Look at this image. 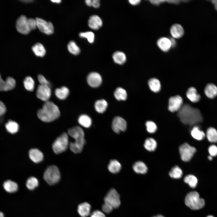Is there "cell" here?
<instances>
[{
  "mask_svg": "<svg viewBox=\"0 0 217 217\" xmlns=\"http://www.w3.org/2000/svg\"><path fill=\"white\" fill-rule=\"evenodd\" d=\"M183 102L182 98L179 95L171 97L169 100V110L172 112L178 111L182 106Z\"/></svg>",
  "mask_w": 217,
  "mask_h": 217,
  "instance_id": "obj_13",
  "label": "cell"
},
{
  "mask_svg": "<svg viewBox=\"0 0 217 217\" xmlns=\"http://www.w3.org/2000/svg\"><path fill=\"white\" fill-rule=\"evenodd\" d=\"M146 130L148 132L151 133L155 132L157 129L156 124L152 121H147L146 123Z\"/></svg>",
  "mask_w": 217,
  "mask_h": 217,
  "instance_id": "obj_43",
  "label": "cell"
},
{
  "mask_svg": "<svg viewBox=\"0 0 217 217\" xmlns=\"http://www.w3.org/2000/svg\"><path fill=\"white\" fill-rule=\"evenodd\" d=\"M0 217H5L4 214L2 212L0 211Z\"/></svg>",
  "mask_w": 217,
  "mask_h": 217,
  "instance_id": "obj_59",
  "label": "cell"
},
{
  "mask_svg": "<svg viewBox=\"0 0 217 217\" xmlns=\"http://www.w3.org/2000/svg\"><path fill=\"white\" fill-rule=\"evenodd\" d=\"M39 185L37 179L33 177L29 178L26 181V185L27 188L30 190H33L37 187Z\"/></svg>",
  "mask_w": 217,
  "mask_h": 217,
  "instance_id": "obj_39",
  "label": "cell"
},
{
  "mask_svg": "<svg viewBox=\"0 0 217 217\" xmlns=\"http://www.w3.org/2000/svg\"><path fill=\"white\" fill-rule=\"evenodd\" d=\"M60 177V173L58 168L54 165L49 166L44 172L43 175L45 181L51 185L57 183L59 181Z\"/></svg>",
  "mask_w": 217,
  "mask_h": 217,
  "instance_id": "obj_6",
  "label": "cell"
},
{
  "mask_svg": "<svg viewBox=\"0 0 217 217\" xmlns=\"http://www.w3.org/2000/svg\"><path fill=\"white\" fill-rule=\"evenodd\" d=\"M184 181L192 188L196 187L198 183L197 178L192 175H189L186 176L184 178Z\"/></svg>",
  "mask_w": 217,
  "mask_h": 217,
  "instance_id": "obj_36",
  "label": "cell"
},
{
  "mask_svg": "<svg viewBox=\"0 0 217 217\" xmlns=\"http://www.w3.org/2000/svg\"><path fill=\"white\" fill-rule=\"evenodd\" d=\"M186 96L187 98L192 102H196L200 99V96L197 93L196 89L194 87H191L188 89Z\"/></svg>",
  "mask_w": 217,
  "mask_h": 217,
  "instance_id": "obj_22",
  "label": "cell"
},
{
  "mask_svg": "<svg viewBox=\"0 0 217 217\" xmlns=\"http://www.w3.org/2000/svg\"><path fill=\"white\" fill-rule=\"evenodd\" d=\"M5 86L6 81L2 79L0 74V91H5Z\"/></svg>",
  "mask_w": 217,
  "mask_h": 217,
  "instance_id": "obj_49",
  "label": "cell"
},
{
  "mask_svg": "<svg viewBox=\"0 0 217 217\" xmlns=\"http://www.w3.org/2000/svg\"><path fill=\"white\" fill-rule=\"evenodd\" d=\"M208 159L209 160H211L212 159V157L209 155L208 156Z\"/></svg>",
  "mask_w": 217,
  "mask_h": 217,
  "instance_id": "obj_60",
  "label": "cell"
},
{
  "mask_svg": "<svg viewBox=\"0 0 217 217\" xmlns=\"http://www.w3.org/2000/svg\"><path fill=\"white\" fill-rule=\"evenodd\" d=\"M29 156L31 160L36 163L41 162L43 158L42 153L38 149L35 148L32 149L30 150Z\"/></svg>",
  "mask_w": 217,
  "mask_h": 217,
  "instance_id": "obj_18",
  "label": "cell"
},
{
  "mask_svg": "<svg viewBox=\"0 0 217 217\" xmlns=\"http://www.w3.org/2000/svg\"><path fill=\"white\" fill-rule=\"evenodd\" d=\"M32 51L38 57H43L46 53V50L44 46L41 43H37L32 48Z\"/></svg>",
  "mask_w": 217,
  "mask_h": 217,
  "instance_id": "obj_23",
  "label": "cell"
},
{
  "mask_svg": "<svg viewBox=\"0 0 217 217\" xmlns=\"http://www.w3.org/2000/svg\"><path fill=\"white\" fill-rule=\"evenodd\" d=\"M211 1L215 9L217 11V0H212Z\"/></svg>",
  "mask_w": 217,
  "mask_h": 217,
  "instance_id": "obj_55",
  "label": "cell"
},
{
  "mask_svg": "<svg viewBox=\"0 0 217 217\" xmlns=\"http://www.w3.org/2000/svg\"><path fill=\"white\" fill-rule=\"evenodd\" d=\"M178 116L182 123L190 126L202 122L203 119L200 110L188 104L182 105L178 111Z\"/></svg>",
  "mask_w": 217,
  "mask_h": 217,
  "instance_id": "obj_1",
  "label": "cell"
},
{
  "mask_svg": "<svg viewBox=\"0 0 217 217\" xmlns=\"http://www.w3.org/2000/svg\"><path fill=\"white\" fill-rule=\"evenodd\" d=\"M25 88L29 91H32L34 88L35 83L33 79L30 76L26 77L24 81Z\"/></svg>",
  "mask_w": 217,
  "mask_h": 217,
  "instance_id": "obj_40",
  "label": "cell"
},
{
  "mask_svg": "<svg viewBox=\"0 0 217 217\" xmlns=\"http://www.w3.org/2000/svg\"><path fill=\"white\" fill-rule=\"evenodd\" d=\"M55 94L56 97L61 100L67 98L69 93L68 88L66 86H62L58 88L55 90Z\"/></svg>",
  "mask_w": 217,
  "mask_h": 217,
  "instance_id": "obj_26",
  "label": "cell"
},
{
  "mask_svg": "<svg viewBox=\"0 0 217 217\" xmlns=\"http://www.w3.org/2000/svg\"><path fill=\"white\" fill-rule=\"evenodd\" d=\"M79 36L81 38H86L90 43H93L94 41V34L91 31L80 33Z\"/></svg>",
  "mask_w": 217,
  "mask_h": 217,
  "instance_id": "obj_42",
  "label": "cell"
},
{
  "mask_svg": "<svg viewBox=\"0 0 217 217\" xmlns=\"http://www.w3.org/2000/svg\"><path fill=\"white\" fill-rule=\"evenodd\" d=\"M51 1L53 3L56 4H59L61 2V1L60 0H51Z\"/></svg>",
  "mask_w": 217,
  "mask_h": 217,
  "instance_id": "obj_57",
  "label": "cell"
},
{
  "mask_svg": "<svg viewBox=\"0 0 217 217\" xmlns=\"http://www.w3.org/2000/svg\"><path fill=\"white\" fill-rule=\"evenodd\" d=\"M190 133L192 136L197 140H203L205 136L204 133L197 126H194L191 130Z\"/></svg>",
  "mask_w": 217,
  "mask_h": 217,
  "instance_id": "obj_29",
  "label": "cell"
},
{
  "mask_svg": "<svg viewBox=\"0 0 217 217\" xmlns=\"http://www.w3.org/2000/svg\"><path fill=\"white\" fill-rule=\"evenodd\" d=\"M87 81L88 84L91 87L96 88L101 84L102 79L99 74L96 72H92L87 76Z\"/></svg>",
  "mask_w": 217,
  "mask_h": 217,
  "instance_id": "obj_14",
  "label": "cell"
},
{
  "mask_svg": "<svg viewBox=\"0 0 217 217\" xmlns=\"http://www.w3.org/2000/svg\"><path fill=\"white\" fill-rule=\"evenodd\" d=\"M108 103L104 99L97 100L95 103L94 107L96 111L99 113H103L106 110Z\"/></svg>",
  "mask_w": 217,
  "mask_h": 217,
  "instance_id": "obj_28",
  "label": "cell"
},
{
  "mask_svg": "<svg viewBox=\"0 0 217 217\" xmlns=\"http://www.w3.org/2000/svg\"><path fill=\"white\" fill-rule=\"evenodd\" d=\"M68 134L74 140L69 144L71 151L75 153H81L86 142L83 130L79 126H76L68 130Z\"/></svg>",
  "mask_w": 217,
  "mask_h": 217,
  "instance_id": "obj_3",
  "label": "cell"
},
{
  "mask_svg": "<svg viewBox=\"0 0 217 217\" xmlns=\"http://www.w3.org/2000/svg\"><path fill=\"white\" fill-rule=\"evenodd\" d=\"M33 1V0H22L21 1V2H23L25 3H31Z\"/></svg>",
  "mask_w": 217,
  "mask_h": 217,
  "instance_id": "obj_58",
  "label": "cell"
},
{
  "mask_svg": "<svg viewBox=\"0 0 217 217\" xmlns=\"http://www.w3.org/2000/svg\"><path fill=\"white\" fill-rule=\"evenodd\" d=\"M69 144L68 134L64 133L58 137L52 145V148L54 152L59 154L65 151L67 149Z\"/></svg>",
  "mask_w": 217,
  "mask_h": 217,
  "instance_id": "obj_7",
  "label": "cell"
},
{
  "mask_svg": "<svg viewBox=\"0 0 217 217\" xmlns=\"http://www.w3.org/2000/svg\"><path fill=\"white\" fill-rule=\"evenodd\" d=\"M79 124L85 128H89L91 125L92 121L91 118L86 115H80L78 119Z\"/></svg>",
  "mask_w": 217,
  "mask_h": 217,
  "instance_id": "obj_30",
  "label": "cell"
},
{
  "mask_svg": "<svg viewBox=\"0 0 217 217\" xmlns=\"http://www.w3.org/2000/svg\"><path fill=\"white\" fill-rule=\"evenodd\" d=\"M148 84L150 90L153 92H159L161 89V86L159 81L156 78H152L148 81Z\"/></svg>",
  "mask_w": 217,
  "mask_h": 217,
  "instance_id": "obj_31",
  "label": "cell"
},
{
  "mask_svg": "<svg viewBox=\"0 0 217 217\" xmlns=\"http://www.w3.org/2000/svg\"><path fill=\"white\" fill-rule=\"evenodd\" d=\"M195 148L185 143L179 147V151L181 159L187 162L190 161L196 152Z\"/></svg>",
  "mask_w": 217,
  "mask_h": 217,
  "instance_id": "obj_9",
  "label": "cell"
},
{
  "mask_svg": "<svg viewBox=\"0 0 217 217\" xmlns=\"http://www.w3.org/2000/svg\"><path fill=\"white\" fill-rule=\"evenodd\" d=\"M6 111V108L3 103L0 100V117L4 115Z\"/></svg>",
  "mask_w": 217,
  "mask_h": 217,
  "instance_id": "obj_48",
  "label": "cell"
},
{
  "mask_svg": "<svg viewBox=\"0 0 217 217\" xmlns=\"http://www.w3.org/2000/svg\"><path fill=\"white\" fill-rule=\"evenodd\" d=\"M183 174L181 169L178 166L173 167L169 172V175L172 178L179 179L182 176Z\"/></svg>",
  "mask_w": 217,
  "mask_h": 217,
  "instance_id": "obj_38",
  "label": "cell"
},
{
  "mask_svg": "<svg viewBox=\"0 0 217 217\" xmlns=\"http://www.w3.org/2000/svg\"><path fill=\"white\" fill-rule=\"evenodd\" d=\"M16 27L18 32L23 34H27L37 27L35 19L27 18L24 15H21L17 19Z\"/></svg>",
  "mask_w": 217,
  "mask_h": 217,
  "instance_id": "obj_4",
  "label": "cell"
},
{
  "mask_svg": "<svg viewBox=\"0 0 217 217\" xmlns=\"http://www.w3.org/2000/svg\"><path fill=\"white\" fill-rule=\"evenodd\" d=\"M157 145L156 141L152 138H147L145 140L144 144L145 148L149 151H154L157 147Z\"/></svg>",
  "mask_w": 217,
  "mask_h": 217,
  "instance_id": "obj_35",
  "label": "cell"
},
{
  "mask_svg": "<svg viewBox=\"0 0 217 217\" xmlns=\"http://www.w3.org/2000/svg\"><path fill=\"white\" fill-rule=\"evenodd\" d=\"M206 217H215L214 216H213L212 215H209L207 216Z\"/></svg>",
  "mask_w": 217,
  "mask_h": 217,
  "instance_id": "obj_62",
  "label": "cell"
},
{
  "mask_svg": "<svg viewBox=\"0 0 217 217\" xmlns=\"http://www.w3.org/2000/svg\"><path fill=\"white\" fill-rule=\"evenodd\" d=\"M167 2L173 4H179L181 2L180 0H167L166 1Z\"/></svg>",
  "mask_w": 217,
  "mask_h": 217,
  "instance_id": "obj_54",
  "label": "cell"
},
{
  "mask_svg": "<svg viewBox=\"0 0 217 217\" xmlns=\"http://www.w3.org/2000/svg\"><path fill=\"white\" fill-rule=\"evenodd\" d=\"M133 168L134 171L138 174H144L147 171L146 165L143 162L140 161L135 162L133 165Z\"/></svg>",
  "mask_w": 217,
  "mask_h": 217,
  "instance_id": "obj_24",
  "label": "cell"
},
{
  "mask_svg": "<svg viewBox=\"0 0 217 217\" xmlns=\"http://www.w3.org/2000/svg\"><path fill=\"white\" fill-rule=\"evenodd\" d=\"M121 165L117 160L113 159L111 160L108 165V169L111 173L116 174L120 171L121 169Z\"/></svg>",
  "mask_w": 217,
  "mask_h": 217,
  "instance_id": "obj_25",
  "label": "cell"
},
{
  "mask_svg": "<svg viewBox=\"0 0 217 217\" xmlns=\"http://www.w3.org/2000/svg\"><path fill=\"white\" fill-rule=\"evenodd\" d=\"M114 209L108 204L104 203L102 206V209L103 211L106 213H109Z\"/></svg>",
  "mask_w": 217,
  "mask_h": 217,
  "instance_id": "obj_45",
  "label": "cell"
},
{
  "mask_svg": "<svg viewBox=\"0 0 217 217\" xmlns=\"http://www.w3.org/2000/svg\"><path fill=\"white\" fill-rule=\"evenodd\" d=\"M129 3L131 5H134L139 4L141 1L140 0H129Z\"/></svg>",
  "mask_w": 217,
  "mask_h": 217,
  "instance_id": "obj_52",
  "label": "cell"
},
{
  "mask_svg": "<svg viewBox=\"0 0 217 217\" xmlns=\"http://www.w3.org/2000/svg\"><path fill=\"white\" fill-rule=\"evenodd\" d=\"M60 113L57 105L52 101L45 102L42 108L37 112L38 118L41 121L46 122L52 121L58 118Z\"/></svg>",
  "mask_w": 217,
  "mask_h": 217,
  "instance_id": "obj_2",
  "label": "cell"
},
{
  "mask_svg": "<svg viewBox=\"0 0 217 217\" xmlns=\"http://www.w3.org/2000/svg\"><path fill=\"white\" fill-rule=\"evenodd\" d=\"M208 151L210 156H215L217 155V146L215 145H212L209 146Z\"/></svg>",
  "mask_w": 217,
  "mask_h": 217,
  "instance_id": "obj_44",
  "label": "cell"
},
{
  "mask_svg": "<svg viewBox=\"0 0 217 217\" xmlns=\"http://www.w3.org/2000/svg\"><path fill=\"white\" fill-rule=\"evenodd\" d=\"M112 58L114 61L119 64H122L126 61V57L125 54L122 52L116 51L112 55Z\"/></svg>",
  "mask_w": 217,
  "mask_h": 217,
  "instance_id": "obj_27",
  "label": "cell"
},
{
  "mask_svg": "<svg viewBox=\"0 0 217 217\" xmlns=\"http://www.w3.org/2000/svg\"><path fill=\"white\" fill-rule=\"evenodd\" d=\"M206 136L209 142L214 143L217 142V131L214 128L209 127L207 130Z\"/></svg>",
  "mask_w": 217,
  "mask_h": 217,
  "instance_id": "obj_33",
  "label": "cell"
},
{
  "mask_svg": "<svg viewBox=\"0 0 217 217\" xmlns=\"http://www.w3.org/2000/svg\"><path fill=\"white\" fill-rule=\"evenodd\" d=\"M114 96L118 100H125L127 97L126 91L123 88L119 87L117 88L114 92Z\"/></svg>",
  "mask_w": 217,
  "mask_h": 217,
  "instance_id": "obj_34",
  "label": "cell"
},
{
  "mask_svg": "<svg viewBox=\"0 0 217 217\" xmlns=\"http://www.w3.org/2000/svg\"><path fill=\"white\" fill-rule=\"evenodd\" d=\"M100 5L99 1V0H92V6L95 8H98Z\"/></svg>",
  "mask_w": 217,
  "mask_h": 217,
  "instance_id": "obj_51",
  "label": "cell"
},
{
  "mask_svg": "<svg viewBox=\"0 0 217 217\" xmlns=\"http://www.w3.org/2000/svg\"><path fill=\"white\" fill-rule=\"evenodd\" d=\"M51 94V90L49 85L40 84L38 86L36 95L38 99L46 102L48 101Z\"/></svg>",
  "mask_w": 217,
  "mask_h": 217,
  "instance_id": "obj_11",
  "label": "cell"
},
{
  "mask_svg": "<svg viewBox=\"0 0 217 217\" xmlns=\"http://www.w3.org/2000/svg\"><path fill=\"white\" fill-rule=\"evenodd\" d=\"M186 205L193 210H198L202 208L205 206V200L200 197L199 193L195 191L189 193L185 199Z\"/></svg>",
  "mask_w": 217,
  "mask_h": 217,
  "instance_id": "obj_5",
  "label": "cell"
},
{
  "mask_svg": "<svg viewBox=\"0 0 217 217\" xmlns=\"http://www.w3.org/2000/svg\"><path fill=\"white\" fill-rule=\"evenodd\" d=\"M37 27L42 32L48 35L53 33L54 28L52 23L50 22H47L40 18H36Z\"/></svg>",
  "mask_w": 217,
  "mask_h": 217,
  "instance_id": "obj_10",
  "label": "cell"
},
{
  "mask_svg": "<svg viewBox=\"0 0 217 217\" xmlns=\"http://www.w3.org/2000/svg\"><path fill=\"white\" fill-rule=\"evenodd\" d=\"M204 93L209 98H214L217 96V87L213 83H208L205 86Z\"/></svg>",
  "mask_w": 217,
  "mask_h": 217,
  "instance_id": "obj_20",
  "label": "cell"
},
{
  "mask_svg": "<svg viewBox=\"0 0 217 217\" xmlns=\"http://www.w3.org/2000/svg\"><path fill=\"white\" fill-rule=\"evenodd\" d=\"M169 39L171 42V47L173 48L175 47L176 46V42L175 38L172 37H170V38H169Z\"/></svg>",
  "mask_w": 217,
  "mask_h": 217,
  "instance_id": "obj_53",
  "label": "cell"
},
{
  "mask_svg": "<svg viewBox=\"0 0 217 217\" xmlns=\"http://www.w3.org/2000/svg\"><path fill=\"white\" fill-rule=\"evenodd\" d=\"M127 127V122L124 118L119 116L115 117L113 118L112 128L115 133L119 134L121 131H124Z\"/></svg>",
  "mask_w": 217,
  "mask_h": 217,
  "instance_id": "obj_12",
  "label": "cell"
},
{
  "mask_svg": "<svg viewBox=\"0 0 217 217\" xmlns=\"http://www.w3.org/2000/svg\"><path fill=\"white\" fill-rule=\"evenodd\" d=\"M38 79L41 85H49V83L42 75L39 74L38 76Z\"/></svg>",
  "mask_w": 217,
  "mask_h": 217,
  "instance_id": "obj_46",
  "label": "cell"
},
{
  "mask_svg": "<svg viewBox=\"0 0 217 217\" xmlns=\"http://www.w3.org/2000/svg\"><path fill=\"white\" fill-rule=\"evenodd\" d=\"M92 0H86L85 1V3L86 5L89 6H92Z\"/></svg>",
  "mask_w": 217,
  "mask_h": 217,
  "instance_id": "obj_56",
  "label": "cell"
},
{
  "mask_svg": "<svg viewBox=\"0 0 217 217\" xmlns=\"http://www.w3.org/2000/svg\"><path fill=\"white\" fill-rule=\"evenodd\" d=\"M90 217H106L104 214L99 210L93 211L91 214Z\"/></svg>",
  "mask_w": 217,
  "mask_h": 217,
  "instance_id": "obj_47",
  "label": "cell"
},
{
  "mask_svg": "<svg viewBox=\"0 0 217 217\" xmlns=\"http://www.w3.org/2000/svg\"><path fill=\"white\" fill-rule=\"evenodd\" d=\"M5 91L12 90L15 87L16 82L15 80L12 77H8L6 79Z\"/></svg>",
  "mask_w": 217,
  "mask_h": 217,
  "instance_id": "obj_41",
  "label": "cell"
},
{
  "mask_svg": "<svg viewBox=\"0 0 217 217\" xmlns=\"http://www.w3.org/2000/svg\"><path fill=\"white\" fill-rule=\"evenodd\" d=\"M170 33L173 38L179 39L183 36L184 30L180 24H176L171 26L170 28Z\"/></svg>",
  "mask_w": 217,
  "mask_h": 217,
  "instance_id": "obj_16",
  "label": "cell"
},
{
  "mask_svg": "<svg viewBox=\"0 0 217 217\" xmlns=\"http://www.w3.org/2000/svg\"><path fill=\"white\" fill-rule=\"evenodd\" d=\"M67 47L69 52L73 55H77L80 53V48L74 41L69 42L68 45Z\"/></svg>",
  "mask_w": 217,
  "mask_h": 217,
  "instance_id": "obj_37",
  "label": "cell"
},
{
  "mask_svg": "<svg viewBox=\"0 0 217 217\" xmlns=\"http://www.w3.org/2000/svg\"><path fill=\"white\" fill-rule=\"evenodd\" d=\"M104 203L108 204L113 209L118 208L120 205L121 201L119 194L114 188L111 189L104 198Z\"/></svg>",
  "mask_w": 217,
  "mask_h": 217,
  "instance_id": "obj_8",
  "label": "cell"
},
{
  "mask_svg": "<svg viewBox=\"0 0 217 217\" xmlns=\"http://www.w3.org/2000/svg\"><path fill=\"white\" fill-rule=\"evenodd\" d=\"M153 217H164V216L162 215H158L156 216H154Z\"/></svg>",
  "mask_w": 217,
  "mask_h": 217,
  "instance_id": "obj_61",
  "label": "cell"
},
{
  "mask_svg": "<svg viewBox=\"0 0 217 217\" xmlns=\"http://www.w3.org/2000/svg\"><path fill=\"white\" fill-rule=\"evenodd\" d=\"M157 44L161 50L164 52H168L171 48V44L169 38L162 37L157 41Z\"/></svg>",
  "mask_w": 217,
  "mask_h": 217,
  "instance_id": "obj_17",
  "label": "cell"
},
{
  "mask_svg": "<svg viewBox=\"0 0 217 217\" xmlns=\"http://www.w3.org/2000/svg\"><path fill=\"white\" fill-rule=\"evenodd\" d=\"M3 188L7 192L10 193L16 192L18 189V186L15 182L11 180L5 181L3 184Z\"/></svg>",
  "mask_w": 217,
  "mask_h": 217,
  "instance_id": "obj_21",
  "label": "cell"
},
{
  "mask_svg": "<svg viewBox=\"0 0 217 217\" xmlns=\"http://www.w3.org/2000/svg\"><path fill=\"white\" fill-rule=\"evenodd\" d=\"M91 206L87 202H84L78 206L77 211L81 217H87L90 215Z\"/></svg>",
  "mask_w": 217,
  "mask_h": 217,
  "instance_id": "obj_19",
  "label": "cell"
},
{
  "mask_svg": "<svg viewBox=\"0 0 217 217\" xmlns=\"http://www.w3.org/2000/svg\"><path fill=\"white\" fill-rule=\"evenodd\" d=\"M102 25V21L101 18L98 16L94 15L91 16L88 20V25L91 29L97 30L101 27Z\"/></svg>",
  "mask_w": 217,
  "mask_h": 217,
  "instance_id": "obj_15",
  "label": "cell"
},
{
  "mask_svg": "<svg viewBox=\"0 0 217 217\" xmlns=\"http://www.w3.org/2000/svg\"><path fill=\"white\" fill-rule=\"evenodd\" d=\"M149 2L152 4L158 5H160V4L165 2H166V0H150Z\"/></svg>",
  "mask_w": 217,
  "mask_h": 217,
  "instance_id": "obj_50",
  "label": "cell"
},
{
  "mask_svg": "<svg viewBox=\"0 0 217 217\" xmlns=\"http://www.w3.org/2000/svg\"><path fill=\"white\" fill-rule=\"evenodd\" d=\"M5 127L7 131L11 134L16 133L18 131L19 128V126L17 123L12 120L9 121L5 124Z\"/></svg>",
  "mask_w": 217,
  "mask_h": 217,
  "instance_id": "obj_32",
  "label": "cell"
}]
</instances>
